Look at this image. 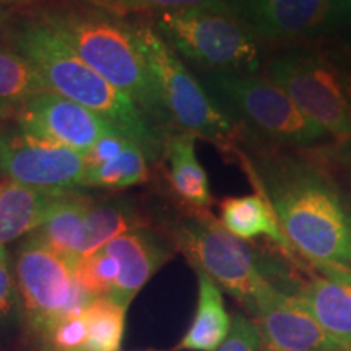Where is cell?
Listing matches in <instances>:
<instances>
[{
  "label": "cell",
  "instance_id": "15",
  "mask_svg": "<svg viewBox=\"0 0 351 351\" xmlns=\"http://www.w3.org/2000/svg\"><path fill=\"white\" fill-rule=\"evenodd\" d=\"M319 271L301 288L300 296L320 327L340 348L351 345V269L315 263Z\"/></svg>",
  "mask_w": 351,
  "mask_h": 351
},
{
  "label": "cell",
  "instance_id": "29",
  "mask_svg": "<svg viewBox=\"0 0 351 351\" xmlns=\"http://www.w3.org/2000/svg\"><path fill=\"white\" fill-rule=\"evenodd\" d=\"M263 343L258 328L252 319L236 313L231 332L218 351H262Z\"/></svg>",
  "mask_w": 351,
  "mask_h": 351
},
{
  "label": "cell",
  "instance_id": "6",
  "mask_svg": "<svg viewBox=\"0 0 351 351\" xmlns=\"http://www.w3.org/2000/svg\"><path fill=\"white\" fill-rule=\"evenodd\" d=\"M147 16L161 38L195 69L257 73L262 67V44L226 7Z\"/></svg>",
  "mask_w": 351,
  "mask_h": 351
},
{
  "label": "cell",
  "instance_id": "24",
  "mask_svg": "<svg viewBox=\"0 0 351 351\" xmlns=\"http://www.w3.org/2000/svg\"><path fill=\"white\" fill-rule=\"evenodd\" d=\"M88 324L85 351H121L127 309L109 298L93 300L83 309Z\"/></svg>",
  "mask_w": 351,
  "mask_h": 351
},
{
  "label": "cell",
  "instance_id": "30",
  "mask_svg": "<svg viewBox=\"0 0 351 351\" xmlns=\"http://www.w3.org/2000/svg\"><path fill=\"white\" fill-rule=\"evenodd\" d=\"M322 47L335 69L345 98L351 104V46L346 41H333Z\"/></svg>",
  "mask_w": 351,
  "mask_h": 351
},
{
  "label": "cell",
  "instance_id": "9",
  "mask_svg": "<svg viewBox=\"0 0 351 351\" xmlns=\"http://www.w3.org/2000/svg\"><path fill=\"white\" fill-rule=\"evenodd\" d=\"M265 77L335 142L351 140V104L324 47H289L265 64Z\"/></svg>",
  "mask_w": 351,
  "mask_h": 351
},
{
  "label": "cell",
  "instance_id": "8",
  "mask_svg": "<svg viewBox=\"0 0 351 351\" xmlns=\"http://www.w3.org/2000/svg\"><path fill=\"white\" fill-rule=\"evenodd\" d=\"M15 280L26 326L44 341L57 324L93 301L78 283L75 269L33 232L16 252Z\"/></svg>",
  "mask_w": 351,
  "mask_h": 351
},
{
  "label": "cell",
  "instance_id": "28",
  "mask_svg": "<svg viewBox=\"0 0 351 351\" xmlns=\"http://www.w3.org/2000/svg\"><path fill=\"white\" fill-rule=\"evenodd\" d=\"M88 339V324L85 314L78 313L64 319L56 326L46 343L52 351H80L85 350Z\"/></svg>",
  "mask_w": 351,
  "mask_h": 351
},
{
  "label": "cell",
  "instance_id": "3",
  "mask_svg": "<svg viewBox=\"0 0 351 351\" xmlns=\"http://www.w3.org/2000/svg\"><path fill=\"white\" fill-rule=\"evenodd\" d=\"M38 13L83 62L129 96L155 129L166 137L173 134L129 16L78 0L52 3Z\"/></svg>",
  "mask_w": 351,
  "mask_h": 351
},
{
  "label": "cell",
  "instance_id": "13",
  "mask_svg": "<svg viewBox=\"0 0 351 351\" xmlns=\"http://www.w3.org/2000/svg\"><path fill=\"white\" fill-rule=\"evenodd\" d=\"M10 117L33 135L83 155L90 153L99 138L116 130L98 114L54 93L49 88L26 99Z\"/></svg>",
  "mask_w": 351,
  "mask_h": 351
},
{
  "label": "cell",
  "instance_id": "34",
  "mask_svg": "<svg viewBox=\"0 0 351 351\" xmlns=\"http://www.w3.org/2000/svg\"><path fill=\"white\" fill-rule=\"evenodd\" d=\"M339 351H351V345H348V346H343V348H340Z\"/></svg>",
  "mask_w": 351,
  "mask_h": 351
},
{
  "label": "cell",
  "instance_id": "36",
  "mask_svg": "<svg viewBox=\"0 0 351 351\" xmlns=\"http://www.w3.org/2000/svg\"><path fill=\"white\" fill-rule=\"evenodd\" d=\"M346 43H348V44H350V46H351V36H350L348 39H346Z\"/></svg>",
  "mask_w": 351,
  "mask_h": 351
},
{
  "label": "cell",
  "instance_id": "31",
  "mask_svg": "<svg viewBox=\"0 0 351 351\" xmlns=\"http://www.w3.org/2000/svg\"><path fill=\"white\" fill-rule=\"evenodd\" d=\"M16 280L10 267V257L5 245H0V320L10 314L15 304Z\"/></svg>",
  "mask_w": 351,
  "mask_h": 351
},
{
  "label": "cell",
  "instance_id": "35",
  "mask_svg": "<svg viewBox=\"0 0 351 351\" xmlns=\"http://www.w3.org/2000/svg\"><path fill=\"white\" fill-rule=\"evenodd\" d=\"M0 2H3V3H8V2H13V0H0Z\"/></svg>",
  "mask_w": 351,
  "mask_h": 351
},
{
  "label": "cell",
  "instance_id": "19",
  "mask_svg": "<svg viewBox=\"0 0 351 351\" xmlns=\"http://www.w3.org/2000/svg\"><path fill=\"white\" fill-rule=\"evenodd\" d=\"M147 226V219L125 200H93L85 219H83L75 245H73L70 265L75 269L78 262L98 252L111 241L125 232Z\"/></svg>",
  "mask_w": 351,
  "mask_h": 351
},
{
  "label": "cell",
  "instance_id": "11",
  "mask_svg": "<svg viewBox=\"0 0 351 351\" xmlns=\"http://www.w3.org/2000/svg\"><path fill=\"white\" fill-rule=\"evenodd\" d=\"M86 155L23 129L12 117L0 119V176L51 192L83 187Z\"/></svg>",
  "mask_w": 351,
  "mask_h": 351
},
{
  "label": "cell",
  "instance_id": "7",
  "mask_svg": "<svg viewBox=\"0 0 351 351\" xmlns=\"http://www.w3.org/2000/svg\"><path fill=\"white\" fill-rule=\"evenodd\" d=\"M168 234L194 270L207 274L251 311L257 293L269 283L251 245L228 231L210 210L192 207L173 219Z\"/></svg>",
  "mask_w": 351,
  "mask_h": 351
},
{
  "label": "cell",
  "instance_id": "14",
  "mask_svg": "<svg viewBox=\"0 0 351 351\" xmlns=\"http://www.w3.org/2000/svg\"><path fill=\"white\" fill-rule=\"evenodd\" d=\"M104 249L119 263V275L109 300L125 309L148 280L173 257L169 245L148 228L125 232Z\"/></svg>",
  "mask_w": 351,
  "mask_h": 351
},
{
  "label": "cell",
  "instance_id": "18",
  "mask_svg": "<svg viewBox=\"0 0 351 351\" xmlns=\"http://www.w3.org/2000/svg\"><path fill=\"white\" fill-rule=\"evenodd\" d=\"M219 221L239 239L252 241L263 236L270 239L287 257L296 258L298 256L283 232L270 202L258 192L223 199L219 202Z\"/></svg>",
  "mask_w": 351,
  "mask_h": 351
},
{
  "label": "cell",
  "instance_id": "16",
  "mask_svg": "<svg viewBox=\"0 0 351 351\" xmlns=\"http://www.w3.org/2000/svg\"><path fill=\"white\" fill-rule=\"evenodd\" d=\"M64 194L0 179V245L39 230Z\"/></svg>",
  "mask_w": 351,
  "mask_h": 351
},
{
  "label": "cell",
  "instance_id": "21",
  "mask_svg": "<svg viewBox=\"0 0 351 351\" xmlns=\"http://www.w3.org/2000/svg\"><path fill=\"white\" fill-rule=\"evenodd\" d=\"M91 204L93 199L80 191L65 192L33 234L70 263L73 245Z\"/></svg>",
  "mask_w": 351,
  "mask_h": 351
},
{
  "label": "cell",
  "instance_id": "1",
  "mask_svg": "<svg viewBox=\"0 0 351 351\" xmlns=\"http://www.w3.org/2000/svg\"><path fill=\"white\" fill-rule=\"evenodd\" d=\"M270 202L298 256L311 265L351 269V202L306 150L243 142L232 153Z\"/></svg>",
  "mask_w": 351,
  "mask_h": 351
},
{
  "label": "cell",
  "instance_id": "10",
  "mask_svg": "<svg viewBox=\"0 0 351 351\" xmlns=\"http://www.w3.org/2000/svg\"><path fill=\"white\" fill-rule=\"evenodd\" d=\"M228 12L263 46L324 44L351 28V0H225Z\"/></svg>",
  "mask_w": 351,
  "mask_h": 351
},
{
  "label": "cell",
  "instance_id": "39",
  "mask_svg": "<svg viewBox=\"0 0 351 351\" xmlns=\"http://www.w3.org/2000/svg\"><path fill=\"white\" fill-rule=\"evenodd\" d=\"M80 351H85V350H80Z\"/></svg>",
  "mask_w": 351,
  "mask_h": 351
},
{
  "label": "cell",
  "instance_id": "25",
  "mask_svg": "<svg viewBox=\"0 0 351 351\" xmlns=\"http://www.w3.org/2000/svg\"><path fill=\"white\" fill-rule=\"evenodd\" d=\"M77 280L91 300L111 296L119 275V263L106 249H99L75 265Z\"/></svg>",
  "mask_w": 351,
  "mask_h": 351
},
{
  "label": "cell",
  "instance_id": "27",
  "mask_svg": "<svg viewBox=\"0 0 351 351\" xmlns=\"http://www.w3.org/2000/svg\"><path fill=\"white\" fill-rule=\"evenodd\" d=\"M306 153L333 176L351 202V140L317 145Z\"/></svg>",
  "mask_w": 351,
  "mask_h": 351
},
{
  "label": "cell",
  "instance_id": "2",
  "mask_svg": "<svg viewBox=\"0 0 351 351\" xmlns=\"http://www.w3.org/2000/svg\"><path fill=\"white\" fill-rule=\"evenodd\" d=\"M3 43L28 60L49 90L98 114L137 143L150 163H160L168 137L150 124L129 96L83 62L38 12L16 21Z\"/></svg>",
  "mask_w": 351,
  "mask_h": 351
},
{
  "label": "cell",
  "instance_id": "20",
  "mask_svg": "<svg viewBox=\"0 0 351 351\" xmlns=\"http://www.w3.org/2000/svg\"><path fill=\"white\" fill-rule=\"evenodd\" d=\"M199 295L191 327L176 351H218L231 332L232 320L223 301L221 288L204 271L195 270Z\"/></svg>",
  "mask_w": 351,
  "mask_h": 351
},
{
  "label": "cell",
  "instance_id": "23",
  "mask_svg": "<svg viewBox=\"0 0 351 351\" xmlns=\"http://www.w3.org/2000/svg\"><path fill=\"white\" fill-rule=\"evenodd\" d=\"M148 165L152 163L142 148L135 142H129L117 156L104 161V163L88 166L85 179H83V187L117 191V189L140 186L152 179Z\"/></svg>",
  "mask_w": 351,
  "mask_h": 351
},
{
  "label": "cell",
  "instance_id": "38",
  "mask_svg": "<svg viewBox=\"0 0 351 351\" xmlns=\"http://www.w3.org/2000/svg\"><path fill=\"white\" fill-rule=\"evenodd\" d=\"M262 351H269V350H265V348H262Z\"/></svg>",
  "mask_w": 351,
  "mask_h": 351
},
{
  "label": "cell",
  "instance_id": "32",
  "mask_svg": "<svg viewBox=\"0 0 351 351\" xmlns=\"http://www.w3.org/2000/svg\"><path fill=\"white\" fill-rule=\"evenodd\" d=\"M132 142L130 138L124 137L117 130H112L111 134L104 135L103 138H99L90 153H86V163L90 165H99L104 161H109L111 158L117 156L124 148Z\"/></svg>",
  "mask_w": 351,
  "mask_h": 351
},
{
  "label": "cell",
  "instance_id": "26",
  "mask_svg": "<svg viewBox=\"0 0 351 351\" xmlns=\"http://www.w3.org/2000/svg\"><path fill=\"white\" fill-rule=\"evenodd\" d=\"M121 16L158 15L166 12L189 10V8H223L225 0H78Z\"/></svg>",
  "mask_w": 351,
  "mask_h": 351
},
{
  "label": "cell",
  "instance_id": "37",
  "mask_svg": "<svg viewBox=\"0 0 351 351\" xmlns=\"http://www.w3.org/2000/svg\"><path fill=\"white\" fill-rule=\"evenodd\" d=\"M148 351H160V350H148Z\"/></svg>",
  "mask_w": 351,
  "mask_h": 351
},
{
  "label": "cell",
  "instance_id": "12",
  "mask_svg": "<svg viewBox=\"0 0 351 351\" xmlns=\"http://www.w3.org/2000/svg\"><path fill=\"white\" fill-rule=\"evenodd\" d=\"M249 313L269 351H339L304 301L270 282L257 293Z\"/></svg>",
  "mask_w": 351,
  "mask_h": 351
},
{
  "label": "cell",
  "instance_id": "22",
  "mask_svg": "<svg viewBox=\"0 0 351 351\" xmlns=\"http://www.w3.org/2000/svg\"><path fill=\"white\" fill-rule=\"evenodd\" d=\"M47 90L41 75L19 52L0 43V119L10 117L25 101Z\"/></svg>",
  "mask_w": 351,
  "mask_h": 351
},
{
  "label": "cell",
  "instance_id": "4",
  "mask_svg": "<svg viewBox=\"0 0 351 351\" xmlns=\"http://www.w3.org/2000/svg\"><path fill=\"white\" fill-rule=\"evenodd\" d=\"M195 75L215 104L243 130V142L307 150L330 137L265 75L204 69H195Z\"/></svg>",
  "mask_w": 351,
  "mask_h": 351
},
{
  "label": "cell",
  "instance_id": "5",
  "mask_svg": "<svg viewBox=\"0 0 351 351\" xmlns=\"http://www.w3.org/2000/svg\"><path fill=\"white\" fill-rule=\"evenodd\" d=\"M138 47L155 82L171 132H189L232 158L243 130L219 109L186 60L153 28L147 15L129 16Z\"/></svg>",
  "mask_w": 351,
  "mask_h": 351
},
{
  "label": "cell",
  "instance_id": "33",
  "mask_svg": "<svg viewBox=\"0 0 351 351\" xmlns=\"http://www.w3.org/2000/svg\"><path fill=\"white\" fill-rule=\"evenodd\" d=\"M5 16H7V3L0 2V23L5 20Z\"/></svg>",
  "mask_w": 351,
  "mask_h": 351
},
{
  "label": "cell",
  "instance_id": "17",
  "mask_svg": "<svg viewBox=\"0 0 351 351\" xmlns=\"http://www.w3.org/2000/svg\"><path fill=\"white\" fill-rule=\"evenodd\" d=\"M197 137L189 132H173L165 145L166 176L171 191L182 205L208 210L213 204L208 176L195 153Z\"/></svg>",
  "mask_w": 351,
  "mask_h": 351
}]
</instances>
